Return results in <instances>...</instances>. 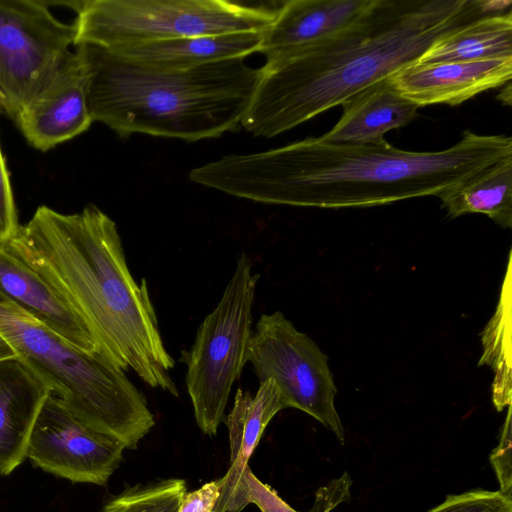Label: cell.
<instances>
[{"mask_svg": "<svg viewBox=\"0 0 512 512\" xmlns=\"http://www.w3.org/2000/svg\"><path fill=\"white\" fill-rule=\"evenodd\" d=\"M186 492L179 478L137 485L107 502L102 512H177Z\"/></svg>", "mask_w": 512, "mask_h": 512, "instance_id": "ffe728a7", "label": "cell"}, {"mask_svg": "<svg viewBox=\"0 0 512 512\" xmlns=\"http://www.w3.org/2000/svg\"><path fill=\"white\" fill-rule=\"evenodd\" d=\"M290 408L280 388L272 380L260 382L254 395L239 388L233 407L225 419L230 443V466L219 480L220 494L214 512H228L241 484L248 461L265 428L281 410Z\"/></svg>", "mask_w": 512, "mask_h": 512, "instance_id": "5bb4252c", "label": "cell"}, {"mask_svg": "<svg viewBox=\"0 0 512 512\" xmlns=\"http://www.w3.org/2000/svg\"><path fill=\"white\" fill-rule=\"evenodd\" d=\"M45 385L17 356L0 359V475H8L26 458L27 444Z\"/></svg>", "mask_w": 512, "mask_h": 512, "instance_id": "9a60e30c", "label": "cell"}, {"mask_svg": "<svg viewBox=\"0 0 512 512\" xmlns=\"http://www.w3.org/2000/svg\"><path fill=\"white\" fill-rule=\"evenodd\" d=\"M124 449L48 392L32 426L26 458L71 482L104 485L122 462Z\"/></svg>", "mask_w": 512, "mask_h": 512, "instance_id": "9c48e42d", "label": "cell"}, {"mask_svg": "<svg viewBox=\"0 0 512 512\" xmlns=\"http://www.w3.org/2000/svg\"><path fill=\"white\" fill-rule=\"evenodd\" d=\"M251 503L261 512H297L282 500L274 489L261 482L248 466L229 512H241Z\"/></svg>", "mask_w": 512, "mask_h": 512, "instance_id": "7402d4cb", "label": "cell"}, {"mask_svg": "<svg viewBox=\"0 0 512 512\" xmlns=\"http://www.w3.org/2000/svg\"><path fill=\"white\" fill-rule=\"evenodd\" d=\"M512 156V138L464 131L441 151L398 149L386 140L336 143L320 137L193 168L189 179L265 204L339 208L434 195Z\"/></svg>", "mask_w": 512, "mask_h": 512, "instance_id": "6da1fadb", "label": "cell"}, {"mask_svg": "<svg viewBox=\"0 0 512 512\" xmlns=\"http://www.w3.org/2000/svg\"><path fill=\"white\" fill-rule=\"evenodd\" d=\"M263 31L235 32L138 43L108 50L152 69L186 70L258 52ZM107 50V49H106Z\"/></svg>", "mask_w": 512, "mask_h": 512, "instance_id": "2e32d148", "label": "cell"}, {"mask_svg": "<svg viewBox=\"0 0 512 512\" xmlns=\"http://www.w3.org/2000/svg\"><path fill=\"white\" fill-rule=\"evenodd\" d=\"M512 57V12L482 16L436 40L417 62Z\"/></svg>", "mask_w": 512, "mask_h": 512, "instance_id": "d6986e66", "label": "cell"}, {"mask_svg": "<svg viewBox=\"0 0 512 512\" xmlns=\"http://www.w3.org/2000/svg\"><path fill=\"white\" fill-rule=\"evenodd\" d=\"M0 297L20 307L73 347L101 354L81 317L6 241L0 242Z\"/></svg>", "mask_w": 512, "mask_h": 512, "instance_id": "4fadbf2b", "label": "cell"}, {"mask_svg": "<svg viewBox=\"0 0 512 512\" xmlns=\"http://www.w3.org/2000/svg\"><path fill=\"white\" fill-rule=\"evenodd\" d=\"M482 16L478 0H381L356 25L266 60L241 127L265 138L291 130L418 61L436 40Z\"/></svg>", "mask_w": 512, "mask_h": 512, "instance_id": "7a4b0ae2", "label": "cell"}, {"mask_svg": "<svg viewBox=\"0 0 512 512\" xmlns=\"http://www.w3.org/2000/svg\"><path fill=\"white\" fill-rule=\"evenodd\" d=\"M66 5L76 13L74 46L107 50L192 36L264 31L278 10L227 0H81Z\"/></svg>", "mask_w": 512, "mask_h": 512, "instance_id": "5b68a950", "label": "cell"}, {"mask_svg": "<svg viewBox=\"0 0 512 512\" xmlns=\"http://www.w3.org/2000/svg\"><path fill=\"white\" fill-rule=\"evenodd\" d=\"M451 218L482 213L512 227V156L501 159L438 196Z\"/></svg>", "mask_w": 512, "mask_h": 512, "instance_id": "ac0fdd59", "label": "cell"}, {"mask_svg": "<svg viewBox=\"0 0 512 512\" xmlns=\"http://www.w3.org/2000/svg\"><path fill=\"white\" fill-rule=\"evenodd\" d=\"M86 70L93 122L118 134L135 133L194 142L241 127L261 68L233 58L186 70L128 62L92 45H78Z\"/></svg>", "mask_w": 512, "mask_h": 512, "instance_id": "3957f363", "label": "cell"}, {"mask_svg": "<svg viewBox=\"0 0 512 512\" xmlns=\"http://www.w3.org/2000/svg\"><path fill=\"white\" fill-rule=\"evenodd\" d=\"M19 227L10 176L0 146V242L10 240Z\"/></svg>", "mask_w": 512, "mask_h": 512, "instance_id": "cb8c5ba5", "label": "cell"}, {"mask_svg": "<svg viewBox=\"0 0 512 512\" xmlns=\"http://www.w3.org/2000/svg\"><path fill=\"white\" fill-rule=\"evenodd\" d=\"M0 334L68 409L92 428L135 449L155 425L141 391L102 354L85 353L0 297Z\"/></svg>", "mask_w": 512, "mask_h": 512, "instance_id": "277c9868", "label": "cell"}, {"mask_svg": "<svg viewBox=\"0 0 512 512\" xmlns=\"http://www.w3.org/2000/svg\"><path fill=\"white\" fill-rule=\"evenodd\" d=\"M220 494L219 480L210 481L183 496L177 512H214Z\"/></svg>", "mask_w": 512, "mask_h": 512, "instance_id": "d4e9b609", "label": "cell"}, {"mask_svg": "<svg viewBox=\"0 0 512 512\" xmlns=\"http://www.w3.org/2000/svg\"><path fill=\"white\" fill-rule=\"evenodd\" d=\"M44 0H0V112L13 120L52 79L74 46V22Z\"/></svg>", "mask_w": 512, "mask_h": 512, "instance_id": "ba28073f", "label": "cell"}, {"mask_svg": "<svg viewBox=\"0 0 512 512\" xmlns=\"http://www.w3.org/2000/svg\"><path fill=\"white\" fill-rule=\"evenodd\" d=\"M381 0H290L278 7L259 48L266 60L338 34L368 17Z\"/></svg>", "mask_w": 512, "mask_h": 512, "instance_id": "7c38bea8", "label": "cell"}, {"mask_svg": "<svg viewBox=\"0 0 512 512\" xmlns=\"http://www.w3.org/2000/svg\"><path fill=\"white\" fill-rule=\"evenodd\" d=\"M499 483V491L512 497V444L510 409L502 427L499 442L489 457Z\"/></svg>", "mask_w": 512, "mask_h": 512, "instance_id": "603a6c76", "label": "cell"}, {"mask_svg": "<svg viewBox=\"0 0 512 512\" xmlns=\"http://www.w3.org/2000/svg\"><path fill=\"white\" fill-rule=\"evenodd\" d=\"M86 82L84 62L75 49L14 120L32 147L45 152L89 129L93 120Z\"/></svg>", "mask_w": 512, "mask_h": 512, "instance_id": "30bf717a", "label": "cell"}, {"mask_svg": "<svg viewBox=\"0 0 512 512\" xmlns=\"http://www.w3.org/2000/svg\"><path fill=\"white\" fill-rule=\"evenodd\" d=\"M247 362L259 383L272 379L290 408L324 425L344 444V428L335 407L336 385L328 357L281 311L262 314L249 339Z\"/></svg>", "mask_w": 512, "mask_h": 512, "instance_id": "52a82bcc", "label": "cell"}, {"mask_svg": "<svg viewBox=\"0 0 512 512\" xmlns=\"http://www.w3.org/2000/svg\"><path fill=\"white\" fill-rule=\"evenodd\" d=\"M427 512H512V497L499 490L474 489L448 495Z\"/></svg>", "mask_w": 512, "mask_h": 512, "instance_id": "44dd1931", "label": "cell"}, {"mask_svg": "<svg viewBox=\"0 0 512 512\" xmlns=\"http://www.w3.org/2000/svg\"><path fill=\"white\" fill-rule=\"evenodd\" d=\"M341 106L343 113L339 121L320 136L322 140L353 144L380 142L388 131L408 125L419 108L397 92L388 78L368 86Z\"/></svg>", "mask_w": 512, "mask_h": 512, "instance_id": "e0dca14e", "label": "cell"}, {"mask_svg": "<svg viewBox=\"0 0 512 512\" xmlns=\"http://www.w3.org/2000/svg\"><path fill=\"white\" fill-rule=\"evenodd\" d=\"M241 253L216 307L200 324L186 353L185 383L200 430L217 433L231 389L247 362L252 335V311L259 274Z\"/></svg>", "mask_w": 512, "mask_h": 512, "instance_id": "8992f818", "label": "cell"}, {"mask_svg": "<svg viewBox=\"0 0 512 512\" xmlns=\"http://www.w3.org/2000/svg\"><path fill=\"white\" fill-rule=\"evenodd\" d=\"M404 98L418 107L451 106L510 83L512 57L474 61L412 62L389 75Z\"/></svg>", "mask_w": 512, "mask_h": 512, "instance_id": "8fae6325", "label": "cell"}, {"mask_svg": "<svg viewBox=\"0 0 512 512\" xmlns=\"http://www.w3.org/2000/svg\"><path fill=\"white\" fill-rule=\"evenodd\" d=\"M17 356L11 345L0 334V359Z\"/></svg>", "mask_w": 512, "mask_h": 512, "instance_id": "484cf974", "label": "cell"}]
</instances>
